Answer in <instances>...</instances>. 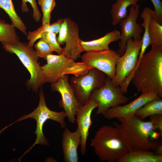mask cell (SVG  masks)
<instances>
[{"mask_svg":"<svg viewBox=\"0 0 162 162\" xmlns=\"http://www.w3.org/2000/svg\"><path fill=\"white\" fill-rule=\"evenodd\" d=\"M90 145L102 161H117L128 152L118 130L113 125L99 128L91 139Z\"/></svg>","mask_w":162,"mask_h":162,"instance_id":"cell-3","label":"cell"},{"mask_svg":"<svg viewBox=\"0 0 162 162\" xmlns=\"http://www.w3.org/2000/svg\"><path fill=\"white\" fill-rule=\"evenodd\" d=\"M39 100L37 107L32 112L20 118L14 122L0 130V134L7 128L18 122L29 118L34 119L36 122V127L34 134L36 135V138L33 145L19 158L21 159L26 153H28L36 144L48 146L49 142L44 136L43 132V125L46 122L51 119L58 123L62 128H64L66 124L64 119L67 115L63 110L56 112L50 110L47 106L42 89L41 88L39 94Z\"/></svg>","mask_w":162,"mask_h":162,"instance_id":"cell-4","label":"cell"},{"mask_svg":"<svg viewBox=\"0 0 162 162\" xmlns=\"http://www.w3.org/2000/svg\"><path fill=\"white\" fill-rule=\"evenodd\" d=\"M15 27L11 23L0 19V42L2 44L11 43L19 40Z\"/></svg>","mask_w":162,"mask_h":162,"instance_id":"cell-24","label":"cell"},{"mask_svg":"<svg viewBox=\"0 0 162 162\" xmlns=\"http://www.w3.org/2000/svg\"><path fill=\"white\" fill-rule=\"evenodd\" d=\"M46 60L47 63L41 68L46 82L51 83L58 81L63 76L64 70L75 62L63 54H50L47 56Z\"/></svg>","mask_w":162,"mask_h":162,"instance_id":"cell-15","label":"cell"},{"mask_svg":"<svg viewBox=\"0 0 162 162\" xmlns=\"http://www.w3.org/2000/svg\"><path fill=\"white\" fill-rule=\"evenodd\" d=\"M21 10L22 11L27 12L29 10L27 4V2H29L32 8L33 13V18L36 22L40 21L41 15L39 10L36 0H22Z\"/></svg>","mask_w":162,"mask_h":162,"instance_id":"cell-30","label":"cell"},{"mask_svg":"<svg viewBox=\"0 0 162 162\" xmlns=\"http://www.w3.org/2000/svg\"><path fill=\"white\" fill-rule=\"evenodd\" d=\"M156 154L162 155V145H158L156 149Z\"/></svg>","mask_w":162,"mask_h":162,"instance_id":"cell-33","label":"cell"},{"mask_svg":"<svg viewBox=\"0 0 162 162\" xmlns=\"http://www.w3.org/2000/svg\"><path fill=\"white\" fill-rule=\"evenodd\" d=\"M131 81L138 92L153 93L162 98V47L144 53Z\"/></svg>","mask_w":162,"mask_h":162,"instance_id":"cell-2","label":"cell"},{"mask_svg":"<svg viewBox=\"0 0 162 162\" xmlns=\"http://www.w3.org/2000/svg\"><path fill=\"white\" fill-rule=\"evenodd\" d=\"M2 45L6 51L16 55L27 69L30 77L27 81V85L33 91L37 92L40 87L46 82L38 62L39 57L35 50L28 44L19 40Z\"/></svg>","mask_w":162,"mask_h":162,"instance_id":"cell-5","label":"cell"},{"mask_svg":"<svg viewBox=\"0 0 162 162\" xmlns=\"http://www.w3.org/2000/svg\"><path fill=\"white\" fill-rule=\"evenodd\" d=\"M149 36L152 48L162 47V25L152 18L149 23Z\"/></svg>","mask_w":162,"mask_h":162,"instance_id":"cell-25","label":"cell"},{"mask_svg":"<svg viewBox=\"0 0 162 162\" xmlns=\"http://www.w3.org/2000/svg\"><path fill=\"white\" fill-rule=\"evenodd\" d=\"M158 98H161L156 94L142 93L139 97L130 103L124 105H119L111 107L103 114L105 118L109 120L130 117L135 115L136 112L145 104Z\"/></svg>","mask_w":162,"mask_h":162,"instance_id":"cell-13","label":"cell"},{"mask_svg":"<svg viewBox=\"0 0 162 162\" xmlns=\"http://www.w3.org/2000/svg\"><path fill=\"white\" fill-rule=\"evenodd\" d=\"M51 87L52 91L57 92L60 94L62 106L67 115L68 121L74 124L76 112L81 104L76 99L69 82L68 75H63L58 81L51 83Z\"/></svg>","mask_w":162,"mask_h":162,"instance_id":"cell-12","label":"cell"},{"mask_svg":"<svg viewBox=\"0 0 162 162\" xmlns=\"http://www.w3.org/2000/svg\"><path fill=\"white\" fill-rule=\"evenodd\" d=\"M150 121L156 130H158L162 135V115L156 114L150 116Z\"/></svg>","mask_w":162,"mask_h":162,"instance_id":"cell-32","label":"cell"},{"mask_svg":"<svg viewBox=\"0 0 162 162\" xmlns=\"http://www.w3.org/2000/svg\"><path fill=\"white\" fill-rule=\"evenodd\" d=\"M140 7L139 4L131 6L127 17L119 23L121 32L118 43L119 49L117 52L121 56L125 52L127 42L130 39L133 38V40L136 41L142 40V27L137 22L140 12Z\"/></svg>","mask_w":162,"mask_h":162,"instance_id":"cell-11","label":"cell"},{"mask_svg":"<svg viewBox=\"0 0 162 162\" xmlns=\"http://www.w3.org/2000/svg\"><path fill=\"white\" fill-rule=\"evenodd\" d=\"M141 0H116L112 6L110 11L112 24L116 26L128 15V7L137 4Z\"/></svg>","mask_w":162,"mask_h":162,"instance_id":"cell-19","label":"cell"},{"mask_svg":"<svg viewBox=\"0 0 162 162\" xmlns=\"http://www.w3.org/2000/svg\"><path fill=\"white\" fill-rule=\"evenodd\" d=\"M56 34L52 32H46L43 33L40 38L47 43L53 51L58 54H62L63 48L58 43L56 37Z\"/></svg>","mask_w":162,"mask_h":162,"instance_id":"cell-28","label":"cell"},{"mask_svg":"<svg viewBox=\"0 0 162 162\" xmlns=\"http://www.w3.org/2000/svg\"><path fill=\"white\" fill-rule=\"evenodd\" d=\"M120 56L115 51L109 49L86 52L81 59L82 62L103 72L112 80L115 76L116 64Z\"/></svg>","mask_w":162,"mask_h":162,"instance_id":"cell-10","label":"cell"},{"mask_svg":"<svg viewBox=\"0 0 162 162\" xmlns=\"http://www.w3.org/2000/svg\"><path fill=\"white\" fill-rule=\"evenodd\" d=\"M63 19H61L51 24L44 25L42 26L36 30L29 32L27 34V39L28 40V45L33 47L35 42L39 39L41 35L44 32H52L56 34L58 33Z\"/></svg>","mask_w":162,"mask_h":162,"instance_id":"cell-22","label":"cell"},{"mask_svg":"<svg viewBox=\"0 0 162 162\" xmlns=\"http://www.w3.org/2000/svg\"><path fill=\"white\" fill-rule=\"evenodd\" d=\"M119 123L113 122L128 151L155 150L157 144L152 139L162 137L156 132L152 122L144 121L135 115L126 118H117Z\"/></svg>","mask_w":162,"mask_h":162,"instance_id":"cell-1","label":"cell"},{"mask_svg":"<svg viewBox=\"0 0 162 162\" xmlns=\"http://www.w3.org/2000/svg\"><path fill=\"white\" fill-rule=\"evenodd\" d=\"M37 54L39 57L46 59L47 56L53 52L49 45L41 39L34 45Z\"/></svg>","mask_w":162,"mask_h":162,"instance_id":"cell-29","label":"cell"},{"mask_svg":"<svg viewBox=\"0 0 162 162\" xmlns=\"http://www.w3.org/2000/svg\"><path fill=\"white\" fill-rule=\"evenodd\" d=\"M81 143L80 134L77 128L74 132L70 131L67 127L64 128L61 142L64 162H79L77 149Z\"/></svg>","mask_w":162,"mask_h":162,"instance_id":"cell-16","label":"cell"},{"mask_svg":"<svg viewBox=\"0 0 162 162\" xmlns=\"http://www.w3.org/2000/svg\"><path fill=\"white\" fill-rule=\"evenodd\" d=\"M0 8L7 14L12 24L24 34L27 35L26 27L16 13L12 0H0Z\"/></svg>","mask_w":162,"mask_h":162,"instance_id":"cell-21","label":"cell"},{"mask_svg":"<svg viewBox=\"0 0 162 162\" xmlns=\"http://www.w3.org/2000/svg\"><path fill=\"white\" fill-rule=\"evenodd\" d=\"M117 162H162V155L152 151L137 150L128 152Z\"/></svg>","mask_w":162,"mask_h":162,"instance_id":"cell-18","label":"cell"},{"mask_svg":"<svg viewBox=\"0 0 162 162\" xmlns=\"http://www.w3.org/2000/svg\"><path fill=\"white\" fill-rule=\"evenodd\" d=\"M120 32L115 29L106 33L99 38L89 41L80 40V44L83 51H99L110 49L111 43L119 40Z\"/></svg>","mask_w":162,"mask_h":162,"instance_id":"cell-17","label":"cell"},{"mask_svg":"<svg viewBox=\"0 0 162 162\" xmlns=\"http://www.w3.org/2000/svg\"><path fill=\"white\" fill-rule=\"evenodd\" d=\"M91 68L83 62H75L73 65L65 69L62 74H72L77 77L87 73Z\"/></svg>","mask_w":162,"mask_h":162,"instance_id":"cell-26","label":"cell"},{"mask_svg":"<svg viewBox=\"0 0 162 162\" xmlns=\"http://www.w3.org/2000/svg\"><path fill=\"white\" fill-rule=\"evenodd\" d=\"M153 13V10L149 8L146 7L143 9L141 14V18L143 20L141 26L144 28L145 30L141 40V47L138 57V64L144 54L146 49L150 45L149 36V23L150 19L152 18Z\"/></svg>","mask_w":162,"mask_h":162,"instance_id":"cell-20","label":"cell"},{"mask_svg":"<svg viewBox=\"0 0 162 162\" xmlns=\"http://www.w3.org/2000/svg\"><path fill=\"white\" fill-rule=\"evenodd\" d=\"M57 41L60 45L65 44L62 54L76 61L83 52L80 45L79 29L77 24L70 18L63 19Z\"/></svg>","mask_w":162,"mask_h":162,"instance_id":"cell-9","label":"cell"},{"mask_svg":"<svg viewBox=\"0 0 162 162\" xmlns=\"http://www.w3.org/2000/svg\"><path fill=\"white\" fill-rule=\"evenodd\" d=\"M142 44L141 40L130 39L126 44L125 52L119 57L116 68L114 78L111 80L115 86H119L123 92L126 93L131 81L138 61Z\"/></svg>","mask_w":162,"mask_h":162,"instance_id":"cell-6","label":"cell"},{"mask_svg":"<svg viewBox=\"0 0 162 162\" xmlns=\"http://www.w3.org/2000/svg\"><path fill=\"white\" fill-rule=\"evenodd\" d=\"M119 86H115L106 76L105 84L100 88L94 89L89 99L98 105L96 115L103 114L110 108L126 103L129 98L124 95Z\"/></svg>","mask_w":162,"mask_h":162,"instance_id":"cell-7","label":"cell"},{"mask_svg":"<svg viewBox=\"0 0 162 162\" xmlns=\"http://www.w3.org/2000/svg\"><path fill=\"white\" fill-rule=\"evenodd\" d=\"M97 107L96 103L89 99L85 104L80 105L76 112L75 121L77 125V128L81 135L80 153L83 155H85L86 152L87 140L92 122V113L93 110Z\"/></svg>","mask_w":162,"mask_h":162,"instance_id":"cell-14","label":"cell"},{"mask_svg":"<svg viewBox=\"0 0 162 162\" xmlns=\"http://www.w3.org/2000/svg\"><path fill=\"white\" fill-rule=\"evenodd\" d=\"M156 114L162 115V100L161 98L154 99L148 102L135 114L142 120L148 116Z\"/></svg>","mask_w":162,"mask_h":162,"instance_id":"cell-23","label":"cell"},{"mask_svg":"<svg viewBox=\"0 0 162 162\" xmlns=\"http://www.w3.org/2000/svg\"><path fill=\"white\" fill-rule=\"evenodd\" d=\"M154 8L152 18L162 24V4L161 0H151Z\"/></svg>","mask_w":162,"mask_h":162,"instance_id":"cell-31","label":"cell"},{"mask_svg":"<svg viewBox=\"0 0 162 162\" xmlns=\"http://www.w3.org/2000/svg\"><path fill=\"white\" fill-rule=\"evenodd\" d=\"M106 77L105 74L94 68H91L83 75L72 76L69 82L79 103L81 105L85 104L89 100L92 91L104 85Z\"/></svg>","mask_w":162,"mask_h":162,"instance_id":"cell-8","label":"cell"},{"mask_svg":"<svg viewBox=\"0 0 162 162\" xmlns=\"http://www.w3.org/2000/svg\"><path fill=\"white\" fill-rule=\"evenodd\" d=\"M43 14L42 25L50 24L51 14L56 5L55 0H38Z\"/></svg>","mask_w":162,"mask_h":162,"instance_id":"cell-27","label":"cell"}]
</instances>
